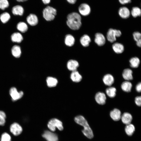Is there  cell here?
Returning <instances> with one entry per match:
<instances>
[{"instance_id":"18","label":"cell","mask_w":141,"mask_h":141,"mask_svg":"<svg viewBox=\"0 0 141 141\" xmlns=\"http://www.w3.org/2000/svg\"><path fill=\"white\" fill-rule=\"evenodd\" d=\"M70 78L73 82L76 83L80 82L82 79V75L77 70L72 72Z\"/></svg>"},{"instance_id":"8","label":"cell","mask_w":141,"mask_h":141,"mask_svg":"<svg viewBox=\"0 0 141 141\" xmlns=\"http://www.w3.org/2000/svg\"><path fill=\"white\" fill-rule=\"evenodd\" d=\"M11 132L15 136L20 135L22 131L21 126L18 123L14 122L11 125L10 127Z\"/></svg>"},{"instance_id":"31","label":"cell","mask_w":141,"mask_h":141,"mask_svg":"<svg viewBox=\"0 0 141 141\" xmlns=\"http://www.w3.org/2000/svg\"><path fill=\"white\" fill-rule=\"evenodd\" d=\"M17 29L22 33H25L27 30L28 27L27 25L23 22H19L17 25Z\"/></svg>"},{"instance_id":"14","label":"cell","mask_w":141,"mask_h":141,"mask_svg":"<svg viewBox=\"0 0 141 141\" xmlns=\"http://www.w3.org/2000/svg\"><path fill=\"white\" fill-rule=\"evenodd\" d=\"M110 115L114 121H118L121 119V112L119 109L115 108L110 111Z\"/></svg>"},{"instance_id":"12","label":"cell","mask_w":141,"mask_h":141,"mask_svg":"<svg viewBox=\"0 0 141 141\" xmlns=\"http://www.w3.org/2000/svg\"><path fill=\"white\" fill-rule=\"evenodd\" d=\"M118 14L122 18L126 19L128 18L131 14L129 9L125 7H122L120 8L118 10Z\"/></svg>"},{"instance_id":"9","label":"cell","mask_w":141,"mask_h":141,"mask_svg":"<svg viewBox=\"0 0 141 141\" xmlns=\"http://www.w3.org/2000/svg\"><path fill=\"white\" fill-rule=\"evenodd\" d=\"M94 41L98 46H102L105 43L106 39L104 36L100 33H97L95 35Z\"/></svg>"},{"instance_id":"34","label":"cell","mask_w":141,"mask_h":141,"mask_svg":"<svg viewBox=\"0 0 141 141\" xmlns=\"http://www.w3.org/2000/svg\"><path fill=\"white\" fill-rule=\"evenodd\" d=\"M6 116L5 112L0 110V126H3L5 122Z\"/></svg>"},{"instance_id":"22","label":"cell","mask_w":141,"mask_h":141,"mask_svg":"<svg viewBox=\"0 0 141 141\" xmlns=\"http://www.w3.org/2000/svg\"><path fill=\"white\" fill-rule=\"evenodd\" d=\"M80 41L81 44L83 46L87 47L89 45L91 40L89 35L85 34L80 38Z\"/></svg>"},{"instance_id":"32","label":"cell","mask_w":141,"mask_h":141,"mask_svg":"<svg viewBox=\"0 0 141 141\" xmlns=\"http://www.w3.org/2000/svg\"><path fill=\"white\" fill-rule=\"evenodd\" d=\"M130 13L133 17L136 18L141 16V10L139 7H132Z\"/></svg>"},{"instance_id":"28","label":"cell","mask_w":141,"mask_h":141,"mask_svg":"<svg viewBox=\"0 0 141 141\" xmlns=\"http://www.w3.org/2000/svg\"><path fill=\"white\" fill-rule=\"evenodd\" d=\"M129 62L131 67L133 68H136L139 67L140 61L138 58L135 57L131 58L129 60Z\"/></svg>"},{"instance_id":"43","label":"cell","mask_w":141,"mask_h":141,"mask_svg":"<svg viewBox=\"0 0 141 141\" xmlns=\"http://www.w3.org/2000/svg\"><path fill=\"white\" fill-rule=\"evenodd\" d=\"M17 1L19 2H24L25 1H26L27 0H16Z\"/></svg>"},{"instance_id":"41","label":"cell","mask_w":141,"mask_h":141,"mask_svg":"<svg viewBox=\"0 0 141 141\" xmlns=\"http://www.w3.org/2000/svg\"><path fill=\"white\" fill-rule=\"evenodd\" d=\"M66 1L70 4H74L76 3L77 0H66Z\"/></svg>"},{"instance_id":"6","label":"cell","mask_w":141,"mask_h":141,"mask_svg":"<svg viewBox=\"0 0 141 141\" xmlns=\"http://www.w3.org/2000/svg\"><path fill=\"white\" fill-rule=\"evenodd\" d=\"M9 94L13 101H15L21 99L24 93L22 91H18L15 87H11L9 90Z\"/></svg>"},{"instance_id":"16","label":"cell","mask_w":141,"mask_h":141,"mask_svg":"<svg viewBox=\"0 0 141 141\" xmlns=\"http://www.w3.org/2000/svg\"><path fill=\"white\" fill-rule=\"evenodd\" d=\"M26 20L27 23L32 26L36 25L38 22L37 17L33 14H31L29 15L27 17Z\"/></svg>"},{"instance_id":"42","label":"cell","mask_w":141,"mask_h":141,"mask_svg":"<svg viewBox=\"0 0 141 141\" xmlns=\"http://www.w3.org/2000/svg\"><path fill=\"white\" fill-rule=\"evenodd\" d=\"M42 1L44 4H47L50 3L51 0H42Z\"/></svg>"},{"instance_id":"36","label":"cell","mask_w":141,"mask_h":141,"mask_svg":"<svg viewBox=\"0 0 141 141\" xmlns=\"http://www.w3.org/2000/svg\"><path fill=\"white\" fill-rule=\"evenodd\" d=\"M1 140V141H11V138L9 134L4 132L2 134Z\"/></svg>"},{"instance_id":"39","label":"cell","mask_w":141,"mask_h":141,"mask_svg":"<svg viewBox=\"0 0 141 141\" xmlns=\"http://www.w3.org/2000/svg\"><path fill=\"white\" fill-rule=\"evenodd\" d=\"M120 3L122 4H125L130 3L131 2V0H118Z\"/></svg>"},{"instance_id":"40","label":"cell","mask_w":141,"mask_h":141,"mask_svg":"<svg viewBox=\"0 0 141 141\" xmlns=\"http://www.w3.org/2000/svg\"><path fill=\"white\" fill-rule=\"evenodd\" d=\"M136 89L137 92H140L141 91V83L139 82L137 84L136 86Z\"/></svg>"},{"instance_id":"29","label":"cell","mask_w":141,"mask_h":141,"mask_svg":"<svg viewBox=\"0 0 141 141\" xmlns=\"http://www.w3.org/2000/svg\"><path fill=\"white\" fill-rule=\"evenodd\" d=\"M116 90L114 87L109 86L105 90V92L107 95L109 97L113 98L115 97L116 95Z\"/></svg>"},{"instance_id":"35","label":"cell","mask_w":141,"mask_h":141,"mask_svg":"<svg viewBox=\"0 0 141 141\" xmlns=\"http://www.w3.org/2000/svg\"><path fill=\"white\" fill-rule=\"evenodd\" d=\"M9 5V2L8 0H0V9L4 10L7 8Z\"/></svg>"},{"instance_id":"33","label":"cell","mask_w":141,"mask_h":141,"mask_svg":"<svg viewBox=\"0 0 141 141\" xmlns=\"http://www.w3.org/2000/svg\"><path fill=\"white\" fill-rule=\"evenodd\" d=\"M10 16L9 13L5 12L2 14L0 15V19L3 23L7 22L10 19Z\"/></svg>"},{"instance_id":"17","label":"cell","mask_w":141,"mask_h":141,"mask_svg":"<svg viewBox=\"0 0 141 141\" xmlns=\"http://www.w3.org/2000/svg\"><path fill=\"white\" fill-rule=\"evenodd\" d=\"M121 119L123 123L126 125L131 124L132 116L129 113L125 112L121 115Z\"/></svg>"},{"instance_id":"4","label":"cell","mask_w":141,"mask_h":141,"mask_svg":"<svg viewBox=\"0 0 141 141\" xmlns=\"http://www.w3.org/2000/svg\"><path fill=\"white\" fill-rule=\"evenodd\" d=\"M47 126L50 130L53 132L55 131L56 127L60 131H62L63 128L62 122L56 118L50 119L49 121Z\"/></svg>"},{"instance_id":"30","label":"cell","mask_w":141,"mask_h":141,"mask_svg":"<svg viewBox=\"0 0 141 141\" xmlns=\"http://www.w3.org/2000/svg\"><path fill=\"white\" fill-rule=\"evenodd\" d=\"M125 131L127 134L129 136H131L135 131V127L134 125L131 124L126 125Z\"/></svg>"},{"instance_id":"19","label":"cell","mask_w":141,"mask_h":141,"mask_svg":"<svg viewBox=\"0 0 141 141\" xmlns=\"http://www.w3.org/2000/svg\"><path fill=\"white\" fill-rule=\"evenodd\" d=\"M132 73L133 72L131 69L128 68L125 69L122 73V77L126 81L132 80L133 79Z\"/></svg>"},{"instance_id":"2","label":"cell","mask_w":141,"mask_h":141,"mask_svg":"<svg viewBox=\"0 0 141 141\" xmlns=\"http://www.w3.org/2000/svg\"><path fill=\"white\" fill-rule=\"evenodd\" d=\"M74 121L77 124L83 127L84 129L82 132L88 138L91 139L93 137V134L88 122L83 116L79 115L74 118Z\"/></svg>"},{"instance_id":"15","label":"cell","mask_w":141,"mask_h":141,"mask_svg":"<svg viewBox=\"0 0 141 141\" xmlns=\"http://www.w3.org/2000/svg\"><path fill=\"white\" fill-rule=\"evenodd\" d=\"M103 81L105 85L110 86L114 82V78L111 74H107L103 76Z\"/></svg>"},{"instance_id":"24","label":"cell","mask_w":141,"mask_h":141,"mask_svg":"<svg viewBox=\"0 0 141 141\" xmlns=\"http://www.w3.org/2000/svg\"><path fill=\"white\" fill-rule=\"evenodd\" d=\"M75 39L74 37L70 34L66 35L65 38L64 43L66 45L71 47L74 44Z\"/></svg>"},{"instance_id":"23","label":"cell","mask_w":141,"mask_h":141,"mask_svg":"<svg viewBox=\"0 0 141 141\" xmlns=\"http://www.w3.org/2000/svg\"><path fill=\"white\" fill-rule=\"evenodd\" d=\"M23 7L20 5H17L13 7L12 9V13L15 15H22L24 13Z\"/></svg>"},{"instance_id":"5","label":"cell","mask_w":141,"mask_h":141,"mask_svg":"<svg viewBox=\"0 0 141 141\" xmlns=\"http://www.w3.org/2000/svg\"><path fill=\"white\" fill-rule=\"evenodd\" d=\"M121 34V32L120 30L110 28L108 30L107 33L106 37L109 42L113 43L116 40V37H120Z\"/></svg>"},{"instance_id":"10","label":"cell","mask_w":141,"mask_h":141,"mask_svg":"<svg viewBox=\"0 0 141 141\" xmlns=\"http://www.w3.org/2000/svg\"><path fill=\"white\" fill-rule=\"evenodd\" d=\"M95 99L96 102L99 104L103 105L106 103V97L103 92H99L97 93L95 96Z\"/></svg>"},{"instance_id":"26","label":"cell","mask_w":141,"mask_h":141,"mask_svg":"<svg viewBox=\"0 0 141 141\" xmlns=\"http://www.w3.org/2000/svg\"><path fill=\"white\" fill-rule=\"evenodd\" d=\"M11 53L15 57L19 58L21 54V50L20 47L17 45H14L11 48Z\"/></svg>"},{"instance_id":"7","label":"cell","mask_w":141,"mask_h":141,"mask_svg":"<svg viewBox=\"0 0 141 141\" xmlns=\"http://www.w3.org/2000/svg\"><path fill=\"white\" fill-rule=\"evenodd\" d=\"M79 12L81 15L86 16L88 15L91 12V8L90 5L85 3L81 4L78 7Z\"/></svg>"},{"instance_id":"3","label":"cell","mask_w":141,"mask_h":141,"mask_svg":"<svg viewBox=\"0 0 141 141\" xmlns=\"http://www.w3.org/2000/svg\"><path fill=\"white\" fill-rule=\"evenodd\" d=\"M43 14V17L46 21H50L55 19L57 14V10L53 7L48 6L44 9Z\"/></svg>"},{"instance_id":"25","label":"cell","mask_w":141,"mask_h":141,"mask_svg":"<svg viewBox=\"0 0 141 141\" xmlns=\"http://www.w3.org/2000/svg\"><path fill=\"white\" fill-rule=\"evenodd\" d=\"M132 87V84L131 82L128 81H126L123 82L121 85L122 90L126 92H130L131 91Z\"/></svg>"},{"instance_id":"13","label":"cell","mask_w":141,"mask_h":141,"mask_svg":"<svg viewBox=\"0 0 141 141\" xmlns=\"http://www.w3.org/2000/svg\"><path fill=\"white\" fill-rule=\"evenodd\" d=\"M79 66V64L78 61L74 60H69L67 63V68L72 72L77 70Z\"/></svg>"},{"instance_id":"11","label":"cell","mask_w":141,"mask_h":141,"mask_svg":"<svg viewBox=\"0 0 141 141\" xmlns=\"http://www.w3.org/2000/svg\"><path fill=\"white\" fill-rule=\"evenodd\" d=\"M42 137L47 141H58L57 135L50 131H46L42 135Z\"/></svg>"},{"instance_id":"37","label":"cell","mask_w":141,"mask_h":141,"mask_svg":"<svg viewBox=\"0 0 141 141\" xmlns=\"http://www.w3.org/2000/svg\"><path fill=\"white\" fill-rule=\"evenodd\" d=\"M133 39L136 42L141 41V34L140 32H135L133 33Z\"/></svg>"},{"instance_id":"27","label":"cell","mask_w":141,"mask_h":141,"mask_svg":"<svg viewBox=\"0 0 141 141\" xmlns=\"http://www.w3.org/2000/svg\"><path fill=\"white\" fill-rule=\"evenodd\" d=\"M11 39L13 42L21 43L23 39V37L21 33L19 32H15L11 35Z\"/></svg>"},{"instance_id":"21","label":"cell","mask_w":141,"mask_h":141,"mask_svg":"<svg viewBox=\"0 0 141 141\" xmlns=\"http://www.w3.org/2000/svg\"><path fill=\"white\" fill-rule=\"evenodd\" d=\"M46 82L47 86L51 88L56 86L58 83V80L55 77L49 76L47 77Z\"/></svg>"},{"instance_id":"38","label":"cell","mask_w":141,"mask_h":141,"mask_svg":"<svg viewBox=\"0 0 141 141\" xmlns=\"http://www.w3.org/2000/svg\"><path fill=\"white\" fill-rule=\"evenodd\" d=\"M135 102L136 104L138 106L140 107L141 105V97L137 96L135 98Z\"/></svg>"},{"instance_id":"20","label":"cell","mask_w":141,"mask_h":141,"mask_svg":"<svg viewBox=\"0 0 141 141\" xmlns=\"http://www.w3.org/2000/svg\"><path fill=\"white\" fill-rule=\"evenodd\" d=\"M112 48L114 51L117 54L122 53L124 50V47L123 45L118 42L114 43L112 45Z\"/></svg>"},{"instance_id":"1","label":"cell","mask_w":141,"mask_h":141,"mask_svg":"<svg viewBox=\"0 0 141 141\" xmlns=\"http://www.w3.org/2000/svg\"><path fill=\"white\" fill-rule=\"evenodd\" d=\"M66 24L71 30H78L80 28L81 25V18L80 15L76 12H73L67 16Z\"/></svg>"}]
</instances>
